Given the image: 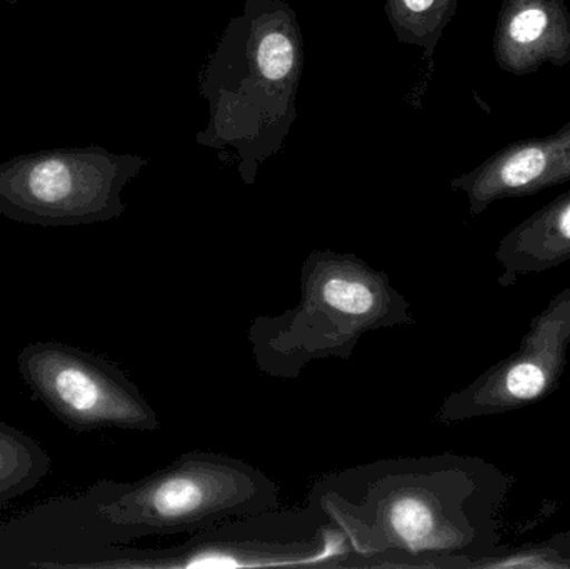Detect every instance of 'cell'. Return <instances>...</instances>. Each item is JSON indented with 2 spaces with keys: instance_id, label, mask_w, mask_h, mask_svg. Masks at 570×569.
Wrapping results in <instances>:
<instances>
[{
  "instance_id": "obj_1",
  "label": "cell",
  "mask_w": 570,
  "mask_h": 569,
  "mask_svg": "<svg viewBox=\"0 0 570 569\" xmlns=\"http://www.w3.org/2000/svg\"><path fill=\"white\" fill-rule=\"evenodd\" d=\"M511 478L478 458H387L328 471L307 504L347 538L361 569L491 568Z\"/></svg>"
},
{
  "instance_id": "obj_2",
  "label": "cell",
  "mask_w": 570,
  "mask_h": 569,
  "mask_svg": "<svg viewBox=\"0 0 570 569\" xmlns=\"http://www.w3.org/2000/svg\"><path fill=\"white\" fill-rule=\"evenodd\" d=\"M302 72L304 39L295 10L284 0H246L204 63L200 94L209 116L197 143L234 150L240 179L253 186L297 120Z\"/></svg>"
},
{
  "instance_id": "obj_3",
  "label": "cell",
  "mask_w": 570,
  "mask_h": 569,
  "mask_svg": "<svg viewBox=\"0 0 570 569\" xmlns=\"http://www.w3.org/2000/svg\"><path fill=\"white\" fill-rule=\"evenodd\" d=\"M412 324L411 304L387 273L357 254L315 249L302 263L297 306L257 316L247 341L261 373L292 381L315 361L351 360L367 333Z\"/></svg>"
},
{
  "instance_id": "obj_4",
  "label": "cell",
  "mask_w": 570,
  "mask_h": 569,
  "mask_svg": "<svg viewBox=\"0 0 570 569\" xmlns=\"http://www.w3.org/2000/svg\"><path fill=\"white\" fill-rule=\"evenodd\" d=\"M92 511L114 543L194 534L281 508L279 484L229 454L194 450L132 483L102 481Z\"/></svg>"
},
{
  "instance_id": "obj_5",
  "label": "cell",
  "mask_w": 570,
  "mask_h": 569,
  "mask_svg": "<svg viewBox=\"0 0 570 569\" xmlns=\"http://www.w3.org/2000/svg\"><path fill=\"white\" fill-rule=\"evenodd\" d=\"M83 569H361L345 534L321 511L305 504L237 518L190 534L183 543L124 550L86 563H39Z\"/></svg>"
},
{
  "instance_id": "obj_6",
  "label": "cell",
  "mask_w": 570,
  "mask_h": 569,
  "mask_svg": "<svg viewBox=\"0 0 570 569\" xmlns=\"http://www.w3.org/2000/svg\"><path fill=\"white\" fill-rule=\"evenodd\" d=\"M149 160L100 147L0 164V214L40 227L107 223L126 213L122 190Z\"/></svg>"
},
{
  "instance_id": "obj_7",
  "label": "cell",
  "mask_w": 570,
  "mask_h": 569,
  "mask_svg": "<svg viewBox=\"0 0 570 569\" xmlns=\"http://www.w3.org/2000/svg\"><path fill=\"white\" fill-rule=\"evenodd\" d=\"M17 370L33 400L76 433H150L163 426L129 374L99 354L59 341H40L22 347Z\"/></svg>"
},
{
  "instance_id": "obj_8",
  "label": "cell",
  "mask_w": 570,
  "mask_h": 569,
  "mask_svg": "<svg viewBox=\"0 0 570 569\" xmlns=\"http://www.w3.org/2000/svg\"><path fill=\"white\" fill-rule=\"evenodd\" d=\"M569 347L570 286L532 321L515 353L445 398L438 420L444 424L464 423L544 400L561 384Z\"/></svg>"
},
{
  "instance_id": "obj_9",
  "label": "cell",
  "mask_w": 570,
  "mask_h": 569,
  "mask_svg": "<svg viewBox=\"0 0 570 569\" xmlns=\"http://www.w3.org/2000/svg\"><path fill=\"white\" fill-rule=\"evenodd\" d=\"M570 180V120L546 137L502 147L471 173L451 180L468 197L469 214L479 216L502 199L528 197Z\"/></svg>"
},
{
  "instance_id": "obj_10",
  "label": "cell",
  "mask_w": 570,
  "mask_h": 569,
  "mask_svg": "<svg viewBox=\"0 0 570 569\" xmlns=\"http://www.w3.org/2000/svg\"><path fill=\"white\" fill-rule=\"evenodd\" d=\"M492 53L499 69L529 76L570 62V10L564 0H502Z\"/></svg>"
},
{
  "instance_id": "obj_11",
  "label": "cell",
  "mask_w": 570,
  "mask_h": 569,
  "mask_svg": "<svg viewBox=\"0 0 570 569\" xmlns=\"http://www.w3.org/2000/svg\"><path fill=\"white\" fill-rule=\"evenodd\" d=\"M499 283L512 286L519 277L541 274L570 261V190L535 210L509 230L494 253Z\"/></svg>"
},
{
  "instance_id": "obj_12",
  "label": "cell",
  "mask_w": 570,
  "mask_h": 569,
  "mask_svg": "<svg viewBox=\"0 0 570 569\" xmlns=\"http://www.w3.org/2000/svg\"><path fill=\"white\" fill-rule=\"evenodd\" d=\"M459 0H385V16L399 42L415 46L432 60Z\"/></svg>"
},
{
  "instance_id": "obj_13",
  "label": "cell",
  "mask_w": 570,
  "mask_h": 569,
  "mask_svg": "<svg viewBox=\"0 0 570 569\" xmlns=\"http://www.w3.org/2000/svg\"><path fill=\"white\" fill-rule=\"evenodd\" d=\"M50 468L52 460L37 441L0 421V507L32 491Z\"/></svg>"
},
{
  "instance_id": "obj_14",
  "label": "cell",
  "mask_w": 570,
  "mask_h": 569,
  "mask_svg": "<svg viewBox=\"0 0 570 569\" xmlns=\"http://www.w3.org/2000/svg\"><path fill=\"white\" fill-rule=\"evenodd\" d=\"M12 2H17V0H12Z\"/></svg>"
}]
</instances>
